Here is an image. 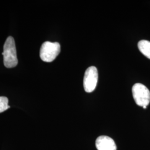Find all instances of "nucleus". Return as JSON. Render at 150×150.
Instances as JSON below:
<instances>
[{
    "mask_svg": "<svg viewBox=\"0 0 150 150\" xmlns=\"http://www.w3.org/2000/svg\"><path fill=\"white\" fill-rule=\"evenodd\" d=\"M2 54L4 56V64L6 67L13 68L18 64L15 42L12 37L7 38Z\"/></svg>",
    "mask_w": 150,
    "mask_h": 150,
    "instance_id": "f257e3e1",
    "label": "nucleus"
},
{
    "mask_svg": "<svg viewBox=\"0 0 150 150\" xmlns=\"http://www.w3.org/2000/svg\"><path fill=\"white\" fill-rule=\"evenodd\" d=\"M60 51L61 46L59 42L46 41L42 43L40 48V58L44 62H52L59 55Z\"/></svg>",
    "mask_w": 150,
    "mask_h": 150,
    "instance_id": "f03ea898",
    "label": "nucleus"
},
{
    "mask_svg": "<svg viewBox=\"0 0 150 150\" xmlns=\"http://www.w3.org/2000/svg\"><path fill=\"white\" fill-rule=\"evenodd\" d=\"M133 97L136 103L141 107H147L150 102V92L143 84L137 83L132 88Z\"/></svg>",
    "mask_w": 150,
    "mask_h": 150,
    "instance_id": "7ed1b4c3",
    "label": "nucleus"
},
{
    "mask_svg": "<svg viewBox=\"0 0 150 150\" xmlns=\"http://www.w3.org/2000/svg\"><path fill=\"white\" fill-rule=\"evenodd\" d=\"M98 82V71L96 67L91 66L85 73L83 78V87L86 92L90 93L94 91Z\"/></svg>",
    "mask_w": 150,
    "mask_h": 150,
    "instance_id": "20e7f679",
    "label": "nucleus"
},
{
    "mask_svg": "<svg viewBox=\"0 0 150 150\" xmlns=\"http://www.w3.org/2000/svg\"><path fill=\"white\" fill-rule=\"evenodd\" d=\"M97 150H117V146L113 139L107 136H100L96 140Z\"/></svg>",
    "mask_w": 150,
    "mask_h": 150,
    "instance_id": "39448f33",
    "label": "nucleus"
},
{
    "mask_svg": "<svg viewBox=\"0 0 150 150\" xmlns=\"http://www.w3.org/2000/svg\"><path fill=\"white\" fill-rule=\"evenodd\" d=\"M140 52L146 57L150 59V42L147 40H141L138 43Z\"/></svg>",
    "mask_w": 150,
    "mask_h": 150,
    "instance_id": "423d86ee",
    "label": "nucleus"
},
{
    "mask_svg": "<svg viewBox=\"0 0 150 150\" xmlns=\"http://www.w3.org/2000/svg\"><path fill=\"white\" fill-rule=\"evenodd\" d=\"M10 108L8 106V99L6 97H0V113L3 112Z\"/></svg>",
    "mask_w": 150,
    "mask_h": 150,
    "instance_id": "0eeeda50",
    "label": "nucleus"
}]
</instances>
